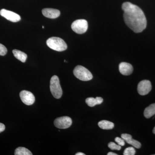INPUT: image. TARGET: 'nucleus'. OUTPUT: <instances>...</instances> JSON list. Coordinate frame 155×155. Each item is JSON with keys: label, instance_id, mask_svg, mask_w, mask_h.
<instances>
[{"label": "nucleus", "instance_id": "nucleus-11", "mask_svg": "<svg viewBox=\"0 0 155 155\" xmlns=\"http://www.w3.org/2000/svg\"><path fill=\"white\" fill-rule=\"evenodd\" d=\"M42 13L45 17L50 19H55L60 16V11L52 8H45L42 10Z\"/></svg>", "mask_w": 155, "mask_h": 155}, {"label": "nucleus", "instance_id": "nucleus-8", "mask_svg": "<svg viewBox=\"0 0 155 155\" xmlns=\"http://www.w3.org/2000/svg\"><path fill=\"white\" fill-rule=\"evenodd\" d=\"M152 89L150 81L149 80L142 81L139 83L137 86V91L141 95H145L149 93Z\"/></svg>", "mask_w": 155, "mask_h": 155}, {"label": "nucleus", "instance_id": "nucleus-13", "mask_svg": "<svg viewBox=\"0 0 155 155\" xmlns=\"http://www.w3.org/2000/svg\"><path fill=\"white\" fill-rule=\"evenodd\" d=\"M99 127L104 130H110L114 127V124L112 122L107 120H102L98 122Z\"/></svg>", "mask_w": 155, "mask_h": 155}, {"label": "nucleus", "instance_id": "nucleus-26", "mask_svg": "<svg viewBox=\"0 0 155 155\" xmlns=\"http://www.w3.org/2000/svg\"><path fill=\"white\" fill-rule=\"evenodd\" d=\"M153 134H155V127H154V128H153Z\"/></svg>", "mask_w": 155, "mask_h": 155}, {"label": "nucleus", "instance_id": "nucleus-12", "mask_svg": "<svg viewBox=\"0 0 155 155\" xmlns=\"http://www.w3.org/2000/svg\"><path fill=\"white\" fill-rule=\"evenodd\" d=\"M121 137L123 138L128 144L131 145L136 148L140 149L141 147V144L139 142L133 139L130 134H123L121 135Z\"/></svg>", "mask_w": 155, "mask_h": 155}, {"label": "nucleus", "instance_id": "nucleus-5", "mask_svg": "<svg viewBox=\"0 0 155 155\" xmlns=\"http://www.w3.org/2000/svg\"><path fill=\"white\" fill-rule=\"evenodd\" d=\"M72 30L75 33L82 34L85 33L88 28V23L85 19H78L71 25Z\"/></svg>", "mask_w": 155, "mask_h": 155}, {"label": "nucleus", "instance_id": "nucleus-22", "mask_svg": "<svg viewBox=\"0 0 155 155\" xmlns=\"http://www.w3.org/2000/svg\"><path fill=\"white\" fill-rule=\"evenodd\" d=\"M96 99L98 105L101 104L102 103H103V101H104V100H103L102 98L101 97H97L96 98Z\"/></svg>", "mask_w": 155, "mask_h": 155}, {"label": "nucleus", "instance_id": "nucleus-20", "mask_svg": "<svg viewBox=\"0 0 155 155\" xmlns=\"http://www.w3.org/2000/svg\"><path fill=\"white\" fill-rule=\"evenodd\" d=\"M8 52V50L7 48L2 44H0V55H5Z\"/></svg>", "mask_w": 155, "mask_h": 155}, {"label": "nucleus", "instance_id": "nucleus-7", "mask_svg": "<svg viewBox=\"0 0 155 155\" xmlns=\"http://www.w3.org/2000/svg\"><path fill=\"white\" fill-rule=\"evenodd\" d=\"M19 96L22 102L26 105H31L35 101V97L33 94L27 91H22L20 92Z\"/></svg>", "mask_w": 155, "mask_h": 155}, {"label": "nucleus", "instance_id": "nucleus-9", "mask_svg": "<svg viewBox=\"0 0 155 155\" xmlns=\"http://www.w3.org/2000/svg\"><path fill=\"white\" fill-rule=\"evenodd\" d=\"M0 15L12 22H19L21 20L20 16L12 11L3 9L0 11Z\"/></svg>", "mask_w": 155, "mask_h": 155}, {"label": "nucleus", "instance_id": "nucleus-19", "mask_svg": "<svg viewBox=\"0 0 155 155\" xmlns=\"http://www.w3.org/2000/svg\"><path fill=\"white\" fill-rule=\"evenodd\" d=\"M109 148L111 150H120L121 149V146L119 145L116 144L114 142L109 143L108 145Z\"/></svg>", "mask_w": 155, "mask_h": 155}, {"label": "nucleus", "instance_id": "nucleus-27", "mask_svg": "<svg viewBox=\"0 0 155 155\" xmlns=\"http://www.w3.org/2000/svg\"><path fill=\"white\" fill-rule=\"evenodd\" d=\"M42 28H44V26H42Z\"/></svg>", "mask_w": 155, "mask_h": 155}, {"label": "nucleus", "instance_id": "nucleus-16", "mask_svg": "<svg viewBox=\"0 0 155 155\" xmlns=\"http://www.w3.org/2000/svg\"><path fill=\"white\" fill-rule=\"evenodd\" d=\"M15 155H32V153L27 148L23 147L17 148L14 152Z\"/></svg>", "mask_w": 155, "mask_h": 155}, {"label": "nucleus", "instance_id": "nucleus-24", "mask_svg": "<svg viewBox=\"0 0 155 155\" xmlns=\"http://www.w3.org/2000/svg\"><path fill=\"white\" fill-rule=\"evenodd\" d=\"M116 153L113 152H109L108 153L107 155H117Z\"/></svg>", "mask_w": 155, "mask_h": 155}, {"label": "nucleus", "instance_id": "nucleus-18", "mask_svg": "<svg viewBox=\"0 0 155 155\" xmlns=\"http://www.w3.org/2000/svg\"><path fill=\"white\" fill-rule=\"evenodd\" d=\"M136 151L133 147H129L125 149L124 150L123 155H134L135 154Z\"/></svg>", "mask_w": 155, "mask_h": 155}, {"label": "nucleus", "instance_id": "nucleus-23", "mask_svg": "<svg viewBox=\"0 0 155 155\" xmlns=\"http://www.w3.org/2000/svg\"><path fill=\"white\" fill-rule=\"evenodd\" d=\"M5 129V126L3 123H0V133L3 132Z\"/></svg>", "mask_w": 155, "mask_h": 155}, {"label": "nucleus", "instance_id": "nucleus-10", "mask_svg": "<svg viewBox=\"0 0 155 155\" xmlns=\"http://www.w3.org/2000/svg\"><path fill=\"white\" fill-rule=\"evenodd\" d=\"M119 70L122 75H128L133 72V68L132 65L129 63L122 62L119 64Z\"/></svg>", "mask_w": 155, "mask_h": 155}, {"label": "nucleus", "instance_id": "nucleus-15", "mask_svg": "<svg viewBox=\"0 0 155 155\" xmlns=\"http://www.w3.org/2000/svg\"><path fill=\"white\" fill-rule=\"evenodd\" d=\"M155 115V104H152L145 109L144 116L147 119Z\"/></svg>", "mask_w": 155, "mask_h": 155}, {"label": "nucleus", "instance_id": "nucleus-17", "mask_svg": "<svg viewBox=\"0 0 155 155\" xmlns=\"http://www.w3.org/2000/svg\"><path fill=\"white\" fill-rule=\"evenodd\" d=\"M85 102L87 105L90 107H93L97 104L96 99L94 97H88L85 100Z\"/></svg>", "mask_w": 155, "mask_h": 155}, {"label": "nucleus", "instance_id": "nucleus-3", "mask_svg": "<svg viewBox=\"0 0 155 155\" xmlns=\"http://www.w3.org/2000/svg\"><path fill=\"white\" fill-rule=\"evenodd\" d=\"M50 90L55 98L60 99L63 94V91L60 84L59 78L54 75L50 81Z\"/></svg>", "mask_w": 155, "mask_h": 155}, {"label": "nucleus", "instance_id": "nucleus-4", "mask_svg": "<svg viewBox=\"0 0 155 155\" xmlns=\"http://www.w3.org/2000/svg\"><path fill=\"white\" fill-rule=\"evenodd\" d=\"M73 74L77 78L83 81H88L93 78L91 72L81 66H76L73 70Z\"/></svg>", "mask_w": 155, "mask_h": 155}, {"label": "nucleus", "instance_id": "nucleus-6", "mask_svg": "<svg viewBox=\"0 0 155 155\" xmlns=\"http://www.w3.org/2000/svg\"><path fill=\"white\" fill-rule=\"evenodd\" d=\"M72 124V120L69 116H62L57 118L54 121L55 127L60 129L69 128Z\"/></svg>", "mask_w": 155, "mask_h": 155}, {"label": "nucleus", "instance_id": "nucleus-21", "mask_svg": "<svg viewBox=\"0 0 155 155\" xmlns=\"http://www.w3.org/2000/svg\"><path fill=\"white\" fill-rule=\"evenodd\" d=\"M115 141L118 143V144L121 146H124L125 145V140L123 138L116 137L115 138Z\"/></svg>", "mask_w": 155, "mask_h": 155}, {"label": "nucleus", "instance_id": "nucleus-14", "mask_svg": "<svg viewBox=\"0 0 155 155\" xmlns=\"http://www.w3.org/2000/svg\"><path fill=\"white\" fill-rule=\"evenodd\" d=\"M13 54L17 59L22 63H25L27 58V55L25 53L17 49L13 51Z\"/></svg>", "mask_w": 155, "mask_h": 155}, {"label": "nucleus", "instance_id": "nucleus-1", "mask_svg": "<svg viewBox=\"0 0 155 155\" xmlns=\"http://www.w3.org/2000/svg\"><path fill=\"white\" fill-rule=\"evenodd\" d=\"M125 24L135 33H140L147 27L146 18L143 11L138 6L129 2L122 5Z\"/></svg>", "mask_w": 155, "mask_h": 155}, {"label": "nucleus", "instance_id": "nucleus-2", "mask_svg": "<svg viewBox=\"0 0 155 155\" xmlns=\"http://www.w3.org/2000/svg\"><path fill=\"white\" fill-rule=\"evenodd\" d=\"M46 43L50 48L58 51H63L67 50V44L60 38H50L47 41Z\"/></svg>", "mask_w": 155, "mask_h": 155}, {"label": "nucleus", "instance_id": "nucleus-25", "mask_svg": "<svg viewBox=\"0 0 155 155\" xmlns=\"http://www.w3.org/2000/svg\"><path fill=\"white\" fill-rule=\"evenodd\" d=\"M85 154L82 153H77L75 154V155H85Z\"/></svg>", "mask_w": 155, "mask_h": 155}]
</instances>
